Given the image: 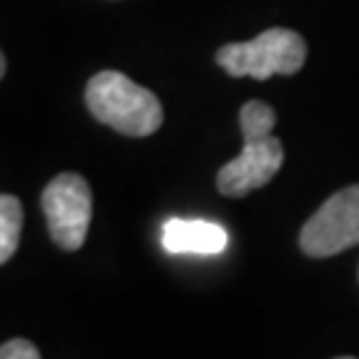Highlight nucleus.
I'll use <instances>...</instances> for the list:
<instances>
[{
	"label": "nucleus",
	"mask_w": 359,
	"mask_h": 359,
	"mask_svg": "<svg viewBox=\"0 0 359 359\" xmlns=\"http://www.w3.org/2000/svg\"><path fill=\"white\" fill-rule=\"evenodd\" d=\"M338 359H357V357H338Z\"/></svg>",
	"instance_id": "nucleus-10"
},
{
	"label": "nucleus",
	"mask_w": 359,
	"mask_h": 359,
	"mask_svg": "<svg viewBox=\"0 0 359 359\" xmlns=\"http://www.w3.org/2000/svg\"><path fill=\"white\" fill-rule=\"evenodd\" d=\"M25 210L13 194H0V266L16 253L22 237Z\"/></svg>",
	"instance_id": "nucleus-7"
},
{
	"label": "nucleus",
	"mask_w": 359,
	"mask_h": 359,
	"mask_svg": "<svg viewBox=\"0 0 359 359\" xmlns=\"http://www.w3.org/2000/svg\"><path fill=\"white\" fill-rule=\"evenodd\" d=\"M301 250L311 258H327L359 245V184L327 197L301 229Z\"/></svg>",
	"instance_id": "nucleus-5"
},
{
	"label": "nucleus",
	"mask_w": 359,
	"mask_h": 359,
	"mask_svg": "<svg viewBox=\"0 0 359 359\" xmlns=\"http://www.w3.org/2000/svg\"><path fill=\"white\" fill-rule=\"evenodd\" d=\"M277 115L266 102H248L240 109L243 152L218 170L216 187L226 197H245L253 189L266 187L283 168V142L271 133Z\"/></svg>",
	"instance_id": "nucleus-1"
},
{
	"label": "nucleus",
	"mask_w": 359,
	"mask_h": 359,
	"mask_svg": "<svg viewBox=\"0 0 359 359\" xmlns=\"http://www.w3.org/2000/svg\"><path fill=\"white\" fill-rule=\"evenodd\" d=\"M229 245L221 224L200 218H170L163 226V248L170 256H218Z\"/></svg>",
	"instance_id": "nucleus-6"
},
{
	"label": "nucleus",
	"mask_w": 359,
	"mask_h": 359,
	"mask_svg": "<svg viewBox=\"0 0 359 359\" xmlns=\"http://www.w3.org/2000/svg\"><path fill=\"white\" fill-rule=\"evenodd\" d=\"M40 205L53 243L62 250H80L88 237L90 213H93V194L88 181L77 173H59L43 189Z\"/></svg>",
	"instance_id": "nucleus-4"
},
{
	"label": "nucleus",
	"mask_w": 359,
	"mask_h": 359,
	"mask_svg": "<svg viewBox=\"0 0 359 359\" xmlns=\"http://www.w3.org/2000/svg\"><path fill=\"white\" fill-rule=\"evenodd\" d=\"M6 75V56H3V51H0V77Z\"/></svg>",
	"instance_id": "nucleus-9"
},
{
	"label": "nucleus",
	"mask_w": 359,
	"mask_h": 359,
	"mask_svg": "<svg viewBox=\"0 0 359 359\" xmlns=\"http://www.w3.org/2000/svg\"><path fill=\"white\" fill-rule=\"evenodd\" d=\"M304 62L306 40L285 27H271L248 43H226L216 51V65L231 77L269 80L271 75H295Z\"/></svg>",
	"instance_id": "nucleus-3"
},
{
	"label": "nucleus",
	"mask_w": 359,
	"mask_h": 359,
	"mask_svg": "<svg viewBox=\"0 0 359 359\" xmlns=\"http://www.w3.org/2000/svg\"><path fill=\"white\" fill-rule=\"evenodd\" d=\"M86 107L99 123L133 139L152 136L163 126V104L128 75L104 69L86 86Z\"/></svg>",
	"instance_id": "nucleus-2"
},
{
	"label": "nucleus",
	"mask_w": 359,
	"mask_h": 359,
	"mask_svg": "<svg viewBox=\"0 0 359 359\" xmlns=\"http://www.w3.org/2000/svg\"><path fill=\"white\" fill-rule=\"evenodd\" d=\"M0 359H40V351L27 338H11L0 346Z\"/></svg>",
	"instance_id": "nucleus-8"
}]
</instances>
